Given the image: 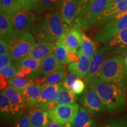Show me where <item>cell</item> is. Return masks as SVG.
<instances>
[{
  "mask_svg": "<svg viewBox=\"0 0 127 127\" xmlns=\"http://www.w3.org/2000/svg\"><path fill=\"white\" fill-rule=\"evenodd\" d=\"M90 113L82 106L79 107L78 112L70 124V127H96V123Z\"/></svg>",
  "mask_w": 127,
  "mask_h": 127,
  "instance_id": "cell-21",
  "label": "cell"
},
{
  "mask_svg": "<svg viewBox=\"0 0 127 127\" xmlns=\"http://www.w3.org/2000/svg\"><path fill=\"white\" fill-rule=\"evenodd\" d=\"M108 53H109L108 48L104 45L96 49L94 55L90 60L88 72L84 78L87 84L94 79L99 78L100 70L105 60L107 59L106 57Z\"/></svg>",
  "mask_w": 127,
  "mask_h": 127,
  "instance_id": "cell-11",
  "label": "cell"
},
{
  "mask_svg": "<svg viewBox=\"0 0 127 127\" xmlns=\"http://www.w3.org/2000/svg\"><path fill=\"white\" fill-rule=\"evenodd\" d=\"M46 127H70V124L67 125H63L61 124L57 123L56 122L53 121H49Z\"/></svg>",
  "mask_w": 127,
  "mask_h": 127,
  "instance_id": "cell-43",
  "label": "cell"
},
{
  "mask_svg": "<svg viewBox=\"0 0 127 127\" xmlns=\"http://www.w3.org/2000/svg\"><path fill=\"white\" fill-rule=\"evenodd\" d=\"M55 48L54 54L58 63L63 65H66L68 63L67 60L68 50L63 42L57 40L55 42Z\"/></svg>",
  "mask_w": 127,
  "mask_h": 127,
  "instance_id": "cell-31",
  "label": "cell"
},
{
  "mask_svg": "<svg viewBox=\"0 0 127 127\" xmlns=\"http://www.w3.org/2000/svg\"><path fill=\"white\" fill-rule=\"evenodd\" d=\"M17 1L23 8L28 10H32V6L30 0H17Z\"/></svg>",
  "mask_w": 127,
  "mask_h": 127,
  "instance_id": "cell-41",
  "label": "cell"
},
{
  "mask_svg": "<svg viewBox=\"0 0 127 127\" xmlns=\"http://www.w3.org/2000/svg\"><path fill=\"white\" fill-rule=\"evenodd\" d=\"M31 127H46L49 122L47 111L38 108L29 111Z\"/></svg>",
  "mask_w": 127,
  "mask_h": 127,
  "instance_id": "cell-23",
  "label": "cell"
},
{
  "mask_svg": "<svg viewBox=\"0 0 127 127\" xmlns=\"http://www.w3.org/2000/svg\"><path fill=\"white\" fill-rule=\"evenodd\" d=\"M12 57L9 51L0 55V68L11 64L12 63Z\"/></svg>",
  "mask_w": 127,
  "mask_h": 127,
  "instance_id": "cell-35",
  "label": "cell"
},
{
  "mask_svg": "<svg viewBox=\"0 0 127 127\" xmlns=\"http://www.w3.org/2000/svg\"><path fill=\"white\" fill-rule=\"evenodd\" d=\"M121 1H123V0H111L110 3H117L120 2Z\"/></svg>",
  "mask_w": 127,
  "mask_h": 127,
  "instance_id": "cell-45",
  "label": "cell"
},
{
  "mask_svg": "<svg viewBox=\"0 0 127 127\" xmlns=\"http://www.w3.org/2000/svg\"><path fill=\"white\" fill-rule=\"evenodd\" d=\"M40 63L41 60H36L28 57H25L22 59L14 62V64L17 67L28 68L31 69L34 72L37 73L39 65H40Z\"/></svg>",
  "mask_w": 127,
  "mask_h": 127,
  "instance_id": "cell-29",
  "label": "cell"
},
{
  "mask_svg": "<svg viewBox=\"0 0 127 127\" xmlns=\"http://www.w3.org/2000/svg\"><path fill=\"white\" fill-rule=\"evenodd\" d=\"M78 23L65 24L63 44L69 51L78 52L81 47V31Z\"/></svg>",
  "mask_w": 127,
  "mask_h": 127,
  "instance_id": "cell-12",
  "label": "cell"
},
{
  "mask_svg": "<svg viewBox=\"0 0 127 127\" xmlns=\"http://www.w3.org/2000/svg\"><path fill=\"white\" fill-rule=\"evenodd\" d=\"M104 45L108 48L109 52L117 54L127 53V28L119 31Z\"/></svg>",
  "mask_w": 127,
  "mask_h": 127,
  "instance_id": "cell-15",
  "label": "cell"
},
{
  "mask_svg": "<svg viewBox=\"0 0 127 127\" xmlns=\"http://www.w3.org/2000/svg\"><path fill=\"white\" fill-rule=\"evenodd\" d=\"M55 44L54 42L42 41L38 42L32 48L27 57L41 60L54 51Z\"/></svg>",
  "mask_w": 127,
  "mask_h": 127,
  "instance_id": "cell-19",
  "label": "cell"
},
{
  "mask_svg": "<svg viewBox=\"0 0 127 127\" xmlns=\"http://www.w3.org/2000/svg\"><path fill=\"white\" fill-rule=\"evenodd\" d=\"M88 87L93 88L99 95L106 110L109 112L120 111L125 105V87L101 81L99 78L89 82Z\"/></svg>",
  "mask_w": 127,
  "mask_h": 127,
  "instance_id": "cell-2",
  "label": "cell"
},
{
  "mask_svg": "<svg viewBox=\"0 0 127 127\" xmlns=\"http://www.w3.org/2000/svg\"><path fill=\"white\" fill-rule=\"evenodd\" d=\"M127 11V0H123L117 3H109L104 11L95 21L94 24L102 25L115 16L123 13Z\"/></svg>",
  "mask_w": 127,
  "mask_h": 127,
  "instance_id": "cell-16",
  "label": "cell"
},
{
  "mask_svg": "<svg viewBox=\"0 0 127 127\" xmlns=\"http://www.w3.org/2000/svg\"><path fill=\"white\" fill-rule=\"evenodd\" d=\"M67 60L69 64H77L79 61V55L78 52H72L68 51Z\"/></svg>",
  "mask_w": 127,
  "mask_h": 127,
  "instance_id": "cell-39",
  "label": "cell"
},
{
  "mask_svg": "<svg viewBox=\"0 0 127 127\" xmlns=\"http://www.w3.org/2000/svg\"><path fill=\"white\" fill-rule=\"evenodd\" d=\"M8 51H9L8 43L5 39H0V54H3Z\"/></svg>",
  "mask_w": 127,
  "mask_h": 127,
  "instance_id": "cell-40",
  "label": "cell"
},
{
  "mask_svg": "<svg viewBox=\"0 0 127 127\" xmlns=\"http://www.w3.org/2000/svg\"><path fill=\"white\" fill-rule=\"evenodd\" d=\"M8 82L9 85H12L22 91L29 85L35 84V79L21 78L16 76V77L8 79Z\"/></svg>",
  "mask_w": 127,
  "mask_h": 127,
  "instance_id": "cell-32",
  "label": "cell"
},
{
  "mask_svg": "<svg viewBox=\"0 0 127 127\" xmlns=\"http://www.w3.org/2000/svg\"><path fill=\"white\" fill-rule=\"evenodd\" d=\"M14 33L12 29L11 16L5 13L2 11H0V36L1 38L7 42L11 39Z\"/></svg>",
  "mask_w": 127,
  "mask_h": 127,
  "instance_id": "cell-22",
  "label": "cell"
},
{
  "mask_svg": "<svg viewBox=\"0 0 127 127\" xmlns=\"http://www.w3.org/2000/svg\"><path fill=\"white\" fill-rule=\"evenodd\" d=\"M78 99V96L72 91L62 86L58 90L53 102L55 104H74Z\"/></svg>",
  "mask_w": 127,
  "mask_h": 127,
  "instance_id": "cell-24",
  "label": "cell"
},
{
  "mask_svg": "<svg viewBox=\"0 0 127 127\" xmlns=\"http://www.w3.org/2000/svg\"><path fill=\"white\" fill-rule=\"evenodd\" d=\"M0 4L1 11L10 15L23 8L17 0H0Z\"/></svg>",
  "mask_w": 127,
  "mask_h": 127,
  "instance_id": "cell-28",
  "label": "cell"
},
{
  "mask_svg": "<svg viewBox=\"0 0 127 127\" xmlns=\"http://www.w3.org/2000/svg\"><path fill=\"white\" fill-rule=\"evenodd\" d=\"M85 85L81 79L78 78L75 81L72 88V90L76 94H80L85 91Z\"/></svg>",
  "mask_w": 127,
  "mask_h": 127,
  "instance_id": "cell-37",
  "label": "cell"
},
{
  "mask_svg": "<svg viewBox=\"0 0 127 127\" xmlns=\"http://www.w3.org/2000/svg\"><path fill=\"white\" fill-rule=\"evenodd\" d=\"M99 79L127 88V68L124 58L120 55L107 58L100 70Z\"/></svg>",
  "mask_w": 127,
  "mask_h": 127,
  "instance_id": "cell-3",
  "label": "cell"
},
{
  "mask_svg": "<svg viewBox=\"0 0 127 127\" xmlns=\"http://www.w3.org/2000/svg\"><path fill=\"white\" fill-rule=\"evenodd\" d=\"M125 65H126V66L127 68V55H126V57H125Z\"/></svg>",
  "mask_w": 127,
  "mask_h": 127,
  "instance_id": "cell-46",
  "label": "cell"
},
{
  "mask_svg": "<svg viewBox=\"0 0 127 127\" xmlns=\"http://www.w3.org/2000/svg\"><path fill=\"white\" fill-rule=\"evenodd\" d=\"M31 1L32 6V10L35 11L38 15L40 14L39 11V0H30Z\"/></svg>",
  "mask_w": 127,
  "mask_h": 127,
  "instance_id": "cell-42",
  "label": "cell"
},
{
  "mask_svg": "<svg viewBox=\"0 0 127 127\" xmlns=\"http://www.w3.org/2000/svg\"><path fill=\"white\" fill-rule=\"evenodd\" d=\"M61 0H39L40 14L43 12L60 11Z\"/></svg>",
  "mask_w": 127,
  "mask_h": 127,
  "instance_id": "cell-30",
  "label": "cell"
},
{
  "mask_svg": "<svg viewBox=\"0 0 127 127\" xmlns=\"http://www.w3.org/2000/svg\"><path fill=\"white\" fill-rule=\"evenodd\" d=\"M79 55V61L78 63H71L68 65V71L74 73L78 78L85 77L88 72L90 60L82 52L81 49L78 51Z\"/></svg>",
  "mask_w": 127,
  "mask_h": 127,
  "instance_id": "cell-20",
  "label": "cell"
},
{
  "mask_svg": "<svg viewBox=\"0 0 127 127\" xmlns=\"http://www.w3.org/2000/svg\"><path fill=\"white\" fill-rule=\"evenodd\" d=\"M15 127H31L29 114H23L17 121Z\"/></svg>",
  "mask_w": 127,
  "mask_h": 127,
  "instance_id": "cell-38",
  "label": "cell"
},
{
  "mask_svg": "<svg viewBox=\"0 0 127 127\" xmlns=\"http://www.w3.org/2000/svg\"><path fill=\"white\" fill-rule=\"evenodd\" d=\"M40 95L35 105V108L47 110L50 103L53 102L60 87L63 86L64 81L54 84H43Z\"/></svg>",
  "mask_w": 127,
  "mask_h": 127,
  "instance_id": "cell-14",
  "label": "cell"
},
{
  "mask_svg": "<svg viewBox=\"0 0 127 127\" xmlns=\"http://www.w3.org/2000/svg\"><path fill=\"white\" fill-rule=\"evenodd\" d=\"M0 79H1V81H0V85H1V90H3L5 88L7 87V83H8L7 81V78H6L5 77H3L2 75H0Z\"/></svg>",
  "mask_w": 127,
  "mask_h": 127,
  "instance_id": "cell-44",
  "label": "cell"
},
{
  "mask_svg": "<svg viewBox=\"0 0 127 127\" xmlns=\"http://www.w3.org/2000/svg\"><path fill=\"white\" fill-rule=\"evenodd\" d=\"M100 127H127V119L117 118L110 120Z\"/></svg>",
  "mask_w": 127,
  "mask_h": 127,
  "instance_id": "cell-34",
  "label": "cell"
},
{
  "mask_svg": "<svg viewBox=\"0 0 127 127\" xmlns=\"http://www.w3.org/2000/svg\"><path fill=\"white\" fill-rule=\"evenodd\" d=\"M79 102L90 113H102L107 111L99 95L93 88L88 87L85 90Z\"/></svg>",
  "mask_w": 127,
  "mask_h": 127,
  "instance_id": "cell-9",
  "label": "cell"
},
{
  "mask_svg": "<svg viewBox=\"0 0 127 127\" xmlns=\"http://www.w3.org/2000/svg\"><path fill=\"white\" fill-rule=\"evenodd\" d=\"M127 28V11L115 16L102 25L96 31L94 39L95 41L105 44L121 30Z\"/></svg>",
  "mask_w": 127,
  "mask_h": 127,
  "instance_id": "cell-6",
  "label": "cell"
},
{
  "mask_svg": "<svg viewBox=\"0 0 127 127\" xmlns=\"http://www.w3.org/2000/svg\"><path fill=\"white\" fill-rule=\"evenodd\" d=\"M36 18L32 33L38 42L57 41L65 31L60 11L45 12Z\"/></svg>",
  "mask_w": 127,
  "mask_h": 127,
  "instance_id": "cell-1",
  "label": "cell"
},
{
  "mask_svg": "<svg viewBox=\"0 0 127 127\" xmlns=\"http://www.w3.org/2000/svg\"><path fill=\"white\" fill-rule=\"evenodd\" d=\"M77 79V75L75 74L70 72L66 76L65 79L64 81L63 87L69 90H72L73 84Z\"/></svg>",
  "mask_w": 127,
  "mask_h": 127,
  "instance_id": "cell-36",
  "label": "cell"
},
{
  "mask_svg": "<svg viewBox=\"0 0 127 127\" xmlns=\"http://www.w3.org/2000/svg\"><path fill=\"white\" fill-rule=\"evenodd\" d=\"M79 8L80 0H61L60 12L64 23L66 25L76 23Z\"/></svg>",
  "mask_w": 127,
  "mask_h": 127,
  "instance_id": "cell-13",
  "label": "cell"
},
{
  "mask_svg": "<svg viewBox=\"0 0 127 127\" xmlns=\"http://www.w3.org/2000/svg\"><path fill=\"white\" fill-rule=\"evenodd\" d=\"M8 43L9 51L15 62L27 56L35 45V38L30 32L14 34Z\"/></svg>",
  "mask_w": 127,
  "mask_h": 127,
  "instance_id": "cell-5",
  "label": "cell"
},
{
  "mask_svg": "<svg viewBox=\"0 0 127 127\" xmlns=\"http://www.w3.org/2000/svg\"><path fill=\"white\" fill-rule=\"evenodd\" d=\"M81 39V49L82 52L91 60L96 50V45H95L94 42L82 31Z\"/></svg>",
  "mask_w": 127,
  "mask_h": 127,
  "instance_id": "cell-27",
  "label": "cell"
},
{
  "mask_svg": "<svg viewBox=\"0 0 127 127\" xmlns=\"http://www.w3.org/2000/svg\"><path fill=\"white\" fill-rule=\"evenodd\" d=\"M1 92L4 93L12 102L18 105L23 109L27 108L23 93L20 90L9 84L6 88L1 90Z\"/></svg>",
  "mask_w": 127,
  "mask_h": 127,
  "instance_id": "cell-25",
  "label": "cell"
},
{
  "mask_svg": "<svg viewBox=\"0 0 127 127\" xmlns=\"http://www.w3.org/2000/svg\"><path fill=\"white\" fill-rule=\"evenodd\" d=\"M0 113L1 118L10 123L17 122L24 114V109L12 102L1 92L0 93Z\"/></svg>",
  "mask_w": 127,
  "mask_h": 127,
  "instance_id": "cell-10",
  "label": "cell"
},
{
  "mask_svg": "<svg viewBox=\"0 0 127 127\" xmlns=\"http://www.w3.org/2000/svg\"><path fill=\"white\" fill-rule=\"evenodd\" d=\"M43 84H31L22 91L27 108H35V105L40 95Z\"/></svg>",
  "mask_w": 127,
  "mask_h": 127,
  "instance_id": "cell-18",
  "label": "cell"
},
{
  "mask_svg": "<svg viewBox=\"0 0 127 127\" xmlns=\"http://www.w3.org/2000/svg\"><path fill=\"white\" fill-rule=\"evenodd\" d=\"M36 13L32 10L23 8L11 16L12 29L14 34L30 32L34 27Z\"/></svg>",
  "mask_w": 127,
  "mask_h": 127,
  "instance_id": "cell-8",
  "label": "cell"
},
{
  "mask_svg": "<svg viewBox=\"0 0 127 127\" xmlns=\"http://www.w3.org/2000/svg\"><path fill=\"white\" fill-rule=\"evenodd\" d=\"M66 74L64 69L50 73L42 78L35 79V83L54 84L63 82L66 77Z\"/></svg>",
  "mask_w": 127,
  "mask_h": 127,
  "instance_id": "cell-26",
  "label": "cell"
},
{
  "mask_svg": "<svg viewBox=\"0 0 127 127\" xmlns=\"http://www.w3.org/2000/svg\"><path fill=\"white\" fill-rule=\"evenodd\" d=\"M64 65L58 63L54 53H51L41 60L38 74L39 78L55 71L64 69Z\"/></svg>",
  "mask_w": 127,
  "mask_h": 127,
  "instance_id": "cell-17",
  "label": "cell"
},
{
  "mask_svg": "<svg viewBox=\"0 0 127 127\" xmlns=\"http://www.w3.org/2000/svg\"><path fill=\"white\" fill-rule=\"evenodd\" d=\"M18 68L15 64L12 63L2 68H0V74L6 78H11L17 76Z\"/></svg>",
  "mask_w": 127,
  "mask_h": 127,
  "instance_id": "cell-33",
  "label": "cell"
},
{
  "mask_svg": "<svg viewBox=\"0 0 127 127\" xmlns=\"http://www.w3.org/2000/svg\"><path fill=\"white\" fill-rule=\"evenodd\" d=\"M79 109V105L74 104H58L47 110L49 119L63 125L71 124L75 119Z\"/></svg>",
  "mask_w": 127,
  "mask_h": 127,
  "instance_id": "cell-7",
  "label": "cell"
},
{
  "mask_svg": "<svg viewBox=\"0 0 127 127\" xmlns=\"http://www.w3.org/2000/svg\"><path fill=\"white\" fill-rule=\"evenodd\" d=\"M111 0H80V8L76 23L81 29L87 30L94 25L104 11Z\"/></svg>",
  "mask_w": 127,
  "mask_h": 127,
  "instance_id": "cell-4",
  "label": "cell"
}]
</instances>
